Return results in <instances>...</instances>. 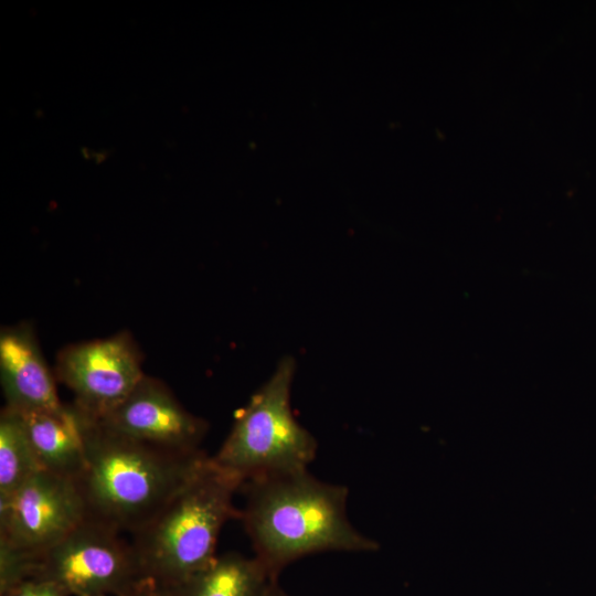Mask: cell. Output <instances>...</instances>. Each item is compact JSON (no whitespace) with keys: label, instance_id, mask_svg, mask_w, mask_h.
Returning a JSON list of instances; mask_svg holds the SVG:
<instances>
[{"label":"cell","instance_id":"cell-1","mask_svg":"<svg viewBox=\"0 0 596 596\" xmlns=\"http://www.w3.org/2000/svg\"><path fill=\"white\" fill-rule=\"evenodd\" d=\"M240 520L255 557L274 578L292 562L320 552L377 547L350 522L345 486L321 481L308 469L244 482Z\"/></svg>","mask_w":596,"mask_h":596},{"label":"cell","instance_id":"cell-2","mask_svg":"<svg viewBox=\"0 0 596 596\" xmlns=\"http://www.w3.org/2000/svg\"><path fill=\"white\" fill-rule=\"evenodd\" d=\"M83 415L85 464L76 481L88 517L121 533L147 524L210 457L152 447Z\"/></svg>","mask_w":596,"mask_h":596},{"label":"cell","instance_id":"cell-3","mask_svg":"<svg viewBox=\"0 0 596 596\" xmlns=\"http://www.w3.org/2000/svg\"><path fill=\"white\" fill-rule=\"evenodd\" d=\"M241 483L217 469L209 457L192 477L141 529L132 534L143 578L169 587L211 563L220 532L240 519L234 496Z\"/></svg>","mask_w":596,"mask_h":596},{"label":"cell","instance_id":"cell-4","mask_svg":"<svg viewBox=\"0 0 596 596\" xmlns=\"http://www.w3.org/2000/svg\"><path fill=\"white\" fill-rule=\"evenodd\" d=\"M296 361L285 355L269 379L252 395L214 456L213 465L241 483L308 469L318 444L295 418L291 385Z\"/></svg>","mask_w":596,"mask_h":596},{"label":"cell","instance_id":"cell-5","mask_svg":"<svg viewBox=\"0 0 596 596\" xmlns=\"http://www.w3.org/2000/svg\"><path fill=\"white\" fill-rule=\"evenodd\" d=\"M38 576L68 596H120L143 578L131 541L89 517L40 555Z\"/></svg>","mask_w":596,"mask_h":596},{"label":"cell","instance_id":"cell-6","mask_svg":"<svg viewBox=\"0 0 596 596\" xmlns=\"http://www.w3.org/2000/svg\"><path fill=\"white\" fill-rule=\"evenodd\" d=\"M56 373L83 413L95 421L115 409L145 376L138 350L127 333L68 345Z\"/></svg>","mask_w":596,"mask_h":596},{"label":"cell","instance_id":"cell-7","mask_svg":"<svg viewBox=\"0 0 596 596\" xmlns=\"http://www.w3.org/2000/svg\"><path fill=\"white\" fill-rule=\"evenodd\" d=\"M87 517L77 481L41 470L0 501V539L42 554Z\"/></svg>","mask_w":596,"mask_h":596},{"label":"cell","instance_id":"cell-8","mask_svg":"<svg viewBox=\"0 0 596 596\" xmlns=\"http://www.w3.org/2000/svg\"><path fill=\"white\" fill-rule=\"evenodd\" d=\"M97 422L124 437L178 454L202 451L209 429L206 421L187 411L162 382L147 375Z\"/></svg>","mask_w":596,"mask_h":596},{"label":"cell","instance_id":"cell-9","mask_svg":"<svg viewBox=\"0 0 596 596\" xmlns=\"http://www.w3.org/2000/svg\"><path fill=\"white\" fill-rule=\"evenodd\" d=\"M0 381L6 406L19 412H52L64 407L38 340L28 324L0 333Z\"/></svg>","mask_w":596,"mask_h":596},{"label":"cell","instance_id":"cell-10","mask_svg":"<svg viewBox=\"0 0 596 596\" xmlns=\"http://www.w3.org/2000/svg\"><path fill=\"white\" fill-rule=\"evenodd\" d=\"M43 470L77 479L85 464L84 415L64 405L52 412H17Z\"/></svg>","mask_w":596,"mask_h":596},{"label":"cell","instance_id":"cell-11","mask_svg":"<svg viewBox=\"0 0 596 596\" xmlns=\"http://www.w3.org/2000/svg\"><path fill=\"white\" fill-rule=\"evenodd\" d=\"M274 581L255 556L230 552L180 583L162 587L169 596H265Z\"/></svg>","mask_w":596,"mask_h":596},{"label":"cell","instance_id":"cell-12","mask_svg":"<svg viewBox=\"0 0 596 596\" xmlns=\"http://www.w3.org/2000/svg\"><path fill=\"white\" fill-rule=\"evenodd\" d=\"M41 470L20 415L4 406L0 415V501Z\"/></svg>","mask_w":596,"mask_h":596},{"label":"cell","instance_id":"cell-13","mask_svg":"<svg viewBox=\"0 0 596 596\" xmlns=\"http://www.w3.org/2000/svg\"><path fill=\"white\" fill-rule=\"evenodd\" d=\"M40 555L0 539V595L38 576Z\"/></svg>","mask_w":596,"mask_h":596},{"label":"cell","instance_id":"cell-14","mask_svg":"<svg viewBox=\"0 0 596 596\" xmlns=\"http://www.w3.org/2000/svg\"><path fill=\"white\" fill-rule=\"evenodd\" d=\"M0 596H68L66 592L54 582L35 576L29 578Z\"/></svg>","mask_w":596,"mask_h":596},{"label":"cell","instance_id":"cell-15","mask_svg":"<svg viewBox=\"0 0 596 596\" xmlns=\"http://www.w3.org/2000/svg\"><path fill=\"white\" fill-rule=\"evenodd\" d=\"M120 596H169L166 589L148 578H141Z\"/></svg>","mask_w":596,"mask_h":596},{"label":"cell","instance_id":"cell-16","mask_svg":"<svg viewBox=\"0 0 596 596\" xmlns=\"http://www.w3.org/2000/svg\"><path fill=\"white\" fill-rule=\"evenodd\" d=\"M265 596H290V595L287 594V593L278 585V582H277V581H274V582L269 585V587H268V589H267Z\"/></svg>","mask_w":596,"mask_h":596}]
</instances>
